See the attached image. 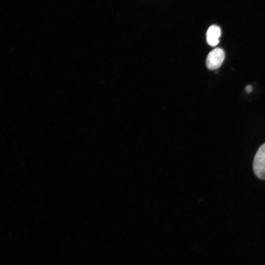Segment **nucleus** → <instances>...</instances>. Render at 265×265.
Returning a JSON list of instances; mask_svg holds the SVG:
<instances>
[{"instance_id":"obj_1","label":"nucleus","mask_w":265,"mask_h":265,"mask_svg":"<svg viewBox=\"0 0 265 265\" xmlns=\"http://www.w3.org/2000/svg\"><path fill=\"white\" fill-rule=\"evenodd\" d=\"M253 169L258 178L265 180V143L259 147L255 154Z\"/></svg>"},{"instance_id":"obj_3","label":"nucleus","mask_w":265,"mask_h":265,"mask_svg":"<svg viewBox=\"0 0 265 265\" xmlns=\"http://www.w3.org/2000/svg\"><path fill=\"white\" fill-rule=\"evenodd\" d=\"M220 28L216 25L211 26L207 30L206 40L208 44L211 46L217 45L219 42V38L221 35Z\"/></svg>"},{"instance_id":"obj_2","label":"nucleus","mask_w":265,"mask_h":265,"mask_svg":"<svg viewBox=\"0 0 265 265\" xmlns=\"http://www.w3.org/2000/svg\"><path fill=\"white\" fill-rule=\"evenodd\" d=\"M225 53L223 49L217 48L209 53L206 58V66L211 70L218 68L223 63Z\"/></svg>"},{"instance_id":"obj_4","label":"nucleus","mask_w":265,"mask_h":265,"mask_svg":"<svg viewBox=\"0 0 265 265\" xmlns=\"http://www.w3.org/2000/svg\"><path fill=\"white\" fill-rule=\"evenodd\" d=\"M245 90L246 92L250 93L252 90V86L251 85H247L245 88Z\"/></svg>"}]
</instances>
